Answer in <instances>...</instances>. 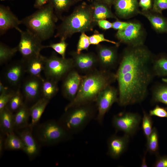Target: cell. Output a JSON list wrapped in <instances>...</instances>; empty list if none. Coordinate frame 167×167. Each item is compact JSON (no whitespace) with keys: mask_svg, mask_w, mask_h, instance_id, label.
<instances>
[{"mask_svg":"<svg viewBox=\"0 0 167 167\" xmlns=\"http://www.w3.org/2000/svg\"><path fill=\"white\" fill-rule=\"evenodd\" d=\"M153 55L144 45L128 46L123 52L116 75L118 84V103L121 106L140 103L146 98L155 75Z\"/></svg>","mask_w":167,"mask_h":167,"instance_id":"obj_1","label":"cell"},{"mask_svg":"<svg viewBox=\"0 0 167 167\" xmlns=\"http://www.w3.org/2000/svg\"><path fill=\"white\" fill-rule=\"evenodd\" d=\"M115 80V74L106 70H94L82 76L76 95L66 106L65 111L75 106L95 102L101 92Z\"/></svg>","mask_w":167,"mask_h":167,"instance_id":"obj_2","label":"cell"},{"mask_svg":"<svg viewBox=\"0 0 167 167\" xmlns=\"http://www.w3.org/2000/svg\"><path fill=\"white\" fill-rule=\"evenodd\" d=\"M95 23L92 4L88 5L83 2L70 15L63 19L57 28L55 37L65 40L75 33L92 31Z\"/></svg>","mask_w":167,"mask_h":167,"instance_id":"obj_3","label":"cell"},{"mask_svg":"<svg viewBox=\"0 0 167 167\" xmlns=\"http://www.w3.org/2000/svg\"><path fill=\"white\" fill-rule=\"evenodd\" d=\"M49 2L32 14L21 20L22 24L42 41L51 37L56 28L58 18Z\"/></svg>","mask_w":167,"mask_h":167,"instance_id":"obj_4","label":"cell"},{"mask_svg":"<svg viewBox=\"0 0 167 167\" xmlns=\"http://www.w3.org/2000/svg\"><path fill=\"white\" fill-rule=\"evenodd\" d=\"M93 102L71 107L65 111L58 121L70 134L73 135L82 131L96 118L97 109Z\"/></svg>","mask_w":167,"mask_h":167,"instance_id":"obj_5","label":"cell"},{"mask_svg":"<svg viewBox=\"0 0 167 167\" xmlns=\"http://www.w3.org/2000/svg\"><path fill=\"white\" fill-rule=\"evenodd\" d=\"M36 139L40 145L50 146L67 141L73 138L58 122L50 120L38 125L35 131Z\"/></svg>","mask_w":167,"mask_h":167,"instance_id":"obj_6","label":"cell"},{"mask_svg":"<svg viewBox=\"0 0 167 167\" xmlns=\"http://www.w3.org/2000/svg\"><path fill=\"white\" fill-rule=\"evenodd\" d=\"M146 36V32L143 24L136 20L129 21L125 28L118 31L116 34L119 41L128 46L144 45Z\"/></svg>","mask_w":167,"mask_h":167,"instance_id":"obj_7","label":"cell"},{"mask_svg":"<svg viewBox=\"0 0 167 167\" xmlns=\"http://www.w3.org/2000/svg\"><path fill=\"white\" fill-rule=\"evenodd\" d=\"M74 67L73 58L59 57L53 54L46 60L44 73L46 78L57 82Z\"/></svg>","mask_w":167,"mask_h":167,"instance_id":"obj_8","label":"cell"},{"mask_svg":"<svg viewBox=\"0 0 167 167\" xmlns=\"http://www.w3.org/2000/svg\"><path fill=\"white\" fill-rule=\"evenodd\" d=\"M15 29L20 35V40L17 47L23 60L26 61L40 54V52L44 48L40 39L27 29L23 31L19 27Z\"/></svg>","mask_w":167,"mask_h":167,"instance_id":"obj_9","label":"cell"},{"mask_svg":"<svg viewBox=\"0 0 167 167\" xmlns=\"http://www.w3.org/2000/svg\"><path fill=\"white\" fill-rule=\"evenodd\" d=\"M142 119L141 116L138 113H121L113 116L112 124L116 131H122L131 136L138 131Z\"/></svg>","mask_w":167,"mask_h":167,"instance_id":"obj_10","label":"cell"},{"mask_svg":"<svg viewBox=\"0 0 167 167\" xmlns=\"http://www.w3.org/2000/svg\"><path fill=\"white\" fill-rule=\"evenodd\" d=\"M118 91L114 87L109 85L102 90L97 96L96 105L97 114L95 118L100 125L103 124L105 116L112 105L117 102Z\"/></svg>","mask_w":167,"mask_h":167,"instance_id":"obj_11","label":"cell"},{"mask_svg":"<svg viewBox=\"0 0 167 167\" xmlns=\"http://www.w3.org/2000/svg\"><path fill=\"white\" fill-rule=\"evenodd\" d=\"M33 130L28 126L16 131L17 134L21 139L24 145L23 151L29 159L32 160L37 156L40 151V145L32 134Z\"/></svg>","mask_w":167,"mask_h":167,"instance_id":"obj_12","label":"cell"},{"mask_svg":"<svg viewBox=\"0 0 167 167\" xmlns=\"http://www.w3.org/2000/svg\"><path fill=\"white\" fill-rule=\"evenodd\" d=\"M82 76L75 70H71L65 76L62 85L63 96L71 101L75 97L80 85Z\"/></svg>","mask_w":167,"mask_h":167,"instance_id":"obj_13","label":"cell"},{"mask_svg":"<svg viewBox=\"0 0 167 167\" xmlns=\"http://www.w3.org/2000/svg\"><path fill=\"white\" fill-rule=\"evenodd\" d=\"M130 136L124 134L122 136H111L107 142V154L112 158H118L127 149Z\"/></svg>","mask_w":167,"mask_h":167,"instance_id":"obj_14","label":"cell"},{"mask_svg":"<svg viewBox=\"0 0 167 167\" xmlns=\"http://www.w3.org/2000/svg\"><path fill=\"white\" fill-rule=\"evenodd\" d=\"M114 6L116 16L123 19H128L139 14L138 0H115Z\"/></svg>","mask_w":167,"mask_h":167,"instance_id":"obj_15","label":"cell"},{"mask_svg":"<svg viewBox=\"0 0 167 167\" xmlns=\"http://www.w3.org/2000/svg\"><path fill=\"white\" fill-rule=\"evenodd\" d=\"M22 24L21 20L12 12L8 6L0 5V34L5 33L8 30L16 28Z\"/></svg>","mask_w":167,"mask_h":167,"instance_id":"obj_16","label":"cell"},{"mask_svg":"<svg viewBox=\"0 0 167 167\" xmlns=\"http://www.w3.org/2000/svg\"><path fill=\"white\" fill-rule=\"evenodd\" d=\"M72 54L74 66L81 71L89 73L93 71L98 62L97 57L93 53Z\"/></svg>","mask_w":167,"mask_h":167,"instance_id":"obj_17","label":"cell"},{"mask_svg":"<svg viewBox=\"0 0 167 167\" xmlns=\"http://www.w3.org/2000/svg\"><path fill=\"white\" fill-rule=\"evenodd\" d=\"M98 62L105 68L113 67L116 63L118 55L116 47L100 45L97 48Z\"/></svg>","mask_w":167,"mask_h":167,"instance_id":"obj_18","label":"cell"},{"mask_svg":"<svg viewBox=\"0 0 167 167\" xmlns=\"http://www.w3.org/2000/svg\"><path fill=\"white\" fill-rule=\"evenodd\" d=\"M43 80L31 76L24 82L23 86V92L26 101H33L39 98Z\"/></svg>","mask_w":167,"mask_h":167,"instance_id":"obj_19","label":"cell"},{"mask_svg":"<svg viewBox=\"0 0 167 167\" xmlns=\"http://www.w3.org/2000/svg\"><path fill=\"white\" fill-rule=\"evenodd\" d=\"M140 14L149 21L153 30L159 33H167V18L162 14L150 10L147 11L140 10Z\"/></svg>","mask_w":167,"mask_h":167,"instance_id":"obj_20","label":"cell"},{"mask_svg":"<svg viewBox=\"0 0 167 167\" xmlns=\"http://www.w3.org/2000/svg\"><path fill=\"white\" fill-rule=\"evenodd\" d=\"M24 61L17 62L10 65L5 72V77L6 81L12 85H16L21 80L26 71Z\"/></svg>","mask_w":167,"mask_h":167,"instance_id":"obj_21","label":"cell"},{"mask_svg":"<svg viewBox=\"0 0 167 167\" xmlns=\"http://www.w3.org/2000/svg\"><path fill=\"white\" fill-rule=\"evenodd\" d=\"M46 59L40 54L24 61L26 64V71L31 76L43 80L41 74L44 71Z\"/></svg>","mask_w":167,"mask_h":167,"instance_id":"obj_22","label":"cell"},{"mask_svg":"<svg viewBox=\"0 0 167 167\" xmlns=\"http://www.w3.org/2000/svg\"><path fill=\"white\" fill-rule=\"evenodd\" d=\"M92 5L93 8V17L94 22L107 19H118L116 16L112 12L110 7L103 3L93 1Z\"/></svg>","mask_w":167,"mask_h":167,"instance_id":"obj_23","label":"cell"},{"mask_svg":"<svg viewBox=\"0 0 167 167\" xmlns=\"http://www.w3.org/2000/svg\"><path fill=\"white\" fill-rule=\"evenodd\" d=\"M49 100L42 97L29 108L31 122L29 126L32 130L37 125Z\"/></svg>","mask_w":167,"mask_h":167,"instance_id":"obj_24","label":"cell"},{"mask_svg":"<svg viewBox=\"0 0 167 167\" xmlns=\"http://www.w3.org/2000/svg\"><path fill=\"white\" fill-rule=\"evenodd\" d=\"M1 132L4 135L14 133V114L6 106L0 111Z\"/></svg>","mask_w":167,"mask_h":167,"instance_id":"obj_25","label":"cell"},{"mask_svg":"<svg viewBox=\"0 0 167 167\" xmlns=\"http://www.w3.org/2000/svg\"><path fill=\"white\" fill-rule=\"evenodd\" d=\"M29 108L26 103L14 114L15 130L16 131L28 127L30 117Z\"/></svg>","mask_w":167,"mask_h":167,"instance_id":"obj_26","label":"cell"},{"mask_svg":"<svg viewBox=\"0 0 167 167\" xmlns=\"http://www.w3.org/2000/svg\"><path fill=\"white\" fill-rule=\"evenodd\" d=\"M57 82L52 79L46 78L42 81L41 93L43 97L49 100L57 93L58 88Z\"/></svg>","mask_w":167,"mask_h":167,"instance_id":"obj_27","label":"cell"},{"mask_svg":"<svg viewBox=\"0 0 167 167\" xmlns=\"http://www.w3.org/2000/svg\"><path fill=\"white\" fill-rule=\"evenodd\" d=\"M4 140V149L9 150H23L24 145L19 136L14 132L7 134Z\"/></svg>","mask_w":167,"mask_h":167,"instance_id":"obj_28","label":"cell"},{"mask_svg":"<svg viewBox=\"0 0 167 167\" xmlns=\"http://www.w3.org/2000/svg\"><path fill=\"white\" fill-rule=\"evenodd\" d=\"M152 68L155 75L167 76V58L162 56L153 58Z\"/></svg>","mask_w":167,"mask_h":167,"instance_id":"obj_29","label":"cell"},{"mask_svg":"<svg viewBox=\"0 0 167 167\" xmlns=\"http://www.w3.org/2000/svg\"><path fill=\"white\" fill-rule=\"evenodd\" d=\"M147 140L146 152H148L151 154L157 155L159 149L158 135L155 127H153L151 134Z\"/></svg>","mask_w":167,"mask_h":167,"instance_id":"obj_30","label":"cell"},{"mask_svg":"<svg viewBox=\"0 0 167 167\" xmlns=\"http://www.w3.org/2000/svg\"><path fill=\"white\" fill-rule=\"evenodd\" d=\"M81 0H50L55 12L61 13L67 11L76 2Z\"/></svg>","mask_w":167,"mask_h":167,"instance_id":"obj_31","label":"cell"},{"mask_svg":"<svg viewBox=\"0 0 167 167\" xmlns=\"http://www.w3.org/2000/svg\"><path fill=\"white\" fill-rule=\"evenodd\" d=\"M18 51L17 46L11 48L2 43H0V63L4 64L10 60Z\"/></svg>","mask_w":167,"mask_h":167,"instance_id":"obj_32","label":"cell"},{"mask_svg":"<svg viewBox=\"0 0 167 167\" xmlns=\"http://www.w3.org/2000/svg\"><path fill=\"white\" fill-rule=\"evenodd\" d=\"M23 99V96L19 89L15 92L6 106L11 112L15 113L24 104Z\"/></svg>","mask_w":167,"mask_h":167,"instance_id":"obj_33","label":"cell"},{"mask_svg":"<svg viewBox=\"0 0 167 167\" xmlns=\"http://www.w3.org/2000/svg\"><path fill=\"white\" fill-rule=\"evenodd\" d=\"M152 102H160L167 105V86H160L153 90L152 93Z\"/></svg>","mask_w":167,"mask_h":167,"instance_id":"obj_34","label":"cell"},{"mask_svg":"<svg viewBox=\"0 0 167 167\" xmlns=\"http://www.w3.org/2000/svg\"><path fill=\"white\" fill-rule=\"evenodd\" d=\"M153 122L149 114L143 111V116L142 119V128L143 134L147 140L149 138L152 131Z\"/></svg>","mask_w":167,"mask_h":167,"instance_id":"obj_35","label":"cell"},{"mask_svg":"<svg viewBox=\"0 0 167 167\" xmlns=\"http://www.w3.org/2000/svg\"><path fill=\"white\" fill-rule=\"evenodd\" d=\"M68 44L65 40H61L59 42L53 43L50 45L44 46V48H51L57 53L60 55L63 58H65V54Z\"/></svg>","mask_w":167,"mask_h":167,"instance_id":"obj_36","label":"cell"},{"mask_svg":"<svg viewBox=\"0 0 167 167\" xmlns=\"http://www.w3.org/2000/svg\"><path fill=\"white\" fill-rule=\"evenodd\" d=\"M90 45L89 36L85 32L82 33L77 44L76 53L79 54L82 50H88Z\"/></svg>","mask_w":167,"mask_h":167,"instance_id":"obj_37","label":"cell"},{"mask_svg":"<svg viewBox=\"0 0 167 167\" xmlns=\"http://www.w3.org/2000/svg\"><path fill=\"white\" fill-rule=\"evenodd\" d=\"M89 39L91 45H97L102 42H106L114 44L117 46H119L118 43L106 39L103 34H94L89 36Z\"/></svg>","mask_w":167,"mask_h":167,"instance_id":"obj_38","label":"cell"},{"mask_svg":"<svg viewBox=\"0 0 167 167\" xmlns=\"http://www.w3.org/2000/svg\"><path fill=\"white\" fill-rule=\"evenodd\" d=\"M153 11L162 14V11L167 10V0H152Z\"/></svg>","mask_w":167,"mask_h":167,"instance_id":"obj_39","label":"cell"},{"mask_svg":"<svg viewBox=\"0 0 167 167\" xmlns=\"http://www.w3.org/2000/svg\"><path fill=\"white\" fill-rule=\"evenodd\" d=\"M151 116H155L160 118H167V111L163 108L156 105L153 109L149 111Z\"/></svg>","mask_w":167,"mask_h":167,"instance_id":"obj_40","label":"cell"},{"mask_svg":"<svg viewBox=\"0 0 167 167\" xmlns=\"http://www.w3.org/2000/svg\"><path fill=\"white\" fill-rule=\"evenodd\" d=\"M15 92H8L0 94V111L6 106Z\"/></svg>","mask_w":167,"mask_h":167,"instance_id":"obj_41","label":"cell"},{"mask_svg":"<svg viewBox=\"0 0 167 167\" xmlns=\"http://www.w3.org/2000/svg\"><path fill=\"white\" fill-rule=\"evenodd\" d=\"M139 6L141 8V11H147L151 10L152 7V0H139Z\"/></svg>","mask_w":167,"mask_h":167,"instance_id":"obj_42","label":"cell"},{"mask_svg":"<svg viewBox=\"0 0 167 167\" xmlns=\"http://www.w3.org/2000/svg\"><path fill=\"white\" fill-rule=\"evenodd\" d=\"M129 21L124 22L116 20L115 21L112 23V28L118 30H122L125 28L128 25Z\"/></svg>","mask_w":167,"mask_h":167,"instance_id":"obj_43","label":"cell"},{"mask_svg":"<svg viewBox=\"0 0 167 167\" xmlns=\"http://www.w3.org/2000/svg\"><path fill=\"white\" fill-rule=\"evenodd\" d=\"M154 167H167V157H158L153 165Z\"/></svg>","mask_w":167,"mask_h":167,"instance_id":"obj_44","label":"cell"},{"mask_svg":"<svg viewBox=\"0 0 167 167\" xmlns=\"http://www.w3.org/2000/svg\"><path fill=\"white\" fill-rule=\"evenodd\" d=\"M97 23L100 28L104 30H108L112 28V23L106 19L99 20Z\"/></svg>","mask_w":167,"mask_h":167,"instance_id":"obj_45","label":"cell"},{"mask_svg":"<svg viewBox=\"0 0 167 167\" xmlns=\"http://www.w3.org/2000/svg\"><path fill=\"white\" fill-rule=\"evenodd\" d=\"M50 0H35L34 7L40 9L48 4Z\"/></svg>","mask_w":167,"mask_h":167,"instance_id":"obj_46","label":"cell"},{"mask_svg":"<svg viewBox=\"0 0 167 167\" xmlns=\"http://www.w3.org/2000/svg\"><path fill=\"white\" fill-rule=\"evenodd\" d=\"M4 135L3 133L0 134V156L2 155L4 149V140L3 135Z\"/></svg>","mask_w":167,"mask_h":167,"instance_id":"obj_47","label":"cell"},{"mask_svg":"<svg viewBox=\"0 0 167 167\" xmlns=\"http://www.w3.org/2000/svg\"><path fill=\"white\" fill-rule=\"evenodd\" d=\"M93 1L103 3L111 7V6L113 5L115 0H93Z\"/></svg>","mask_w":167,"mask_h":167,"instance_id":"obj_48","label":"cell"},{"mask_svg":"<svg viewBox=\"0 0 167 167\" xmlns=\"http://www.w3.org/2000/svg\"><path fill=\"white\" fill-rule=\"evenodd\" d=\"M8 92L7 88L2 84L0 83V94Z\"/></svg>","mask_w":167,"mask_h":167,"instance_id":"obj_49","label":"cell"},{"mask_svg":"<svg viewBox=\"0 0 167 167\" xmlns=\"http://www.w3.org/2000/svg\"><path fill=\"white\" fill-rule=\"evenodd\" d=\"M146 152H145L144 154V156L142 160V162L141 164V165L140 166L141 167H148L147 165V163H146Z\"/></svg>","mask_w":167,"mask_h":167,"instance_id":"obj_50","label":"cell"},{"mask_svg":"<svg viewBox=\"0 0 167 167\" xmlns=\"http://www.w3.org/2000/svg\"><path fill=\"white\" fill-rule=\"evenodd\" d=\"M162 79L163 82L167 83V78H163Z\"/></svg>","mask_w":167,"mask_h":167,"instance_id":"obj_51","label":"cell"},{"mask_svg":"<svg viewBox=\"0 0 167 167\" xmlns=\"http://www.w3.org/2000/svg\"><path fill=\"white\" fill-rule=\"evenodd\" d=\"M1 1H4L5 0H0Z\"/></svg>","mask_w":167,"mask_h":167,"instance_id":"obj_52","label":"cell"},{"mask_svg":"<svg viewBox=\"0 0 167 167\" xmlns=\"http://www.w3.org/2000/svg\"><path fill=\"white\" fill-rule=\"evenodd\" d=\"M87 0L88 1L90 2V0Z\"/></svg>","mask_w":167,"mask_h":167,"instance_id":"obj_53","label":"cell"},{"mask_svg":"<svg viewBox=\"0 0 167 167\" xmlns=\"http://www.w3.org/2000/svg\"><path fill=\"white\" fill-rule=\"evenodd\" d=\"M92 1H93V0H91V2H92Z\"/></svg>","mask_w":167,"mask_h":167,"instance_id":"obj_54","label":"cell"},{"mask_svg":"<svg viewBox=\"0 0 167 167\" xmlns=\"http://www.w3.org/2000/svg\"></svg>","mask_w":167,"mask_h":167,"instance_id":"obj_55","label":"cell"}]
</instances>
